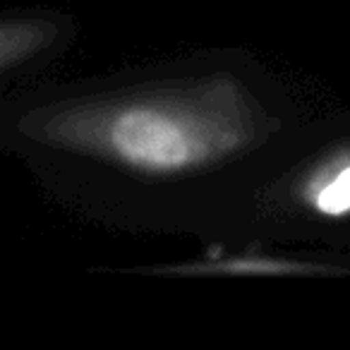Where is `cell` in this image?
<instances>
[{
    "label": "cell",
    "mask_w": 350,
    "mask_h": 350,
    "mask_svg": "<svg viewBox=\"0 0 350 350\" xmlns=\"http://www.w3.org/2000/svg\"><path fill=\"white\" fill-rule=\"evenodd\" d=\"M312 116L262 55L206 46L5 92L0 149L87 224L233 243Z\"/></svg>",
    "instance_id": "1"
},
{
    "label": "cell",
    "mask_w": 350,
    "mask_h": 350,
    "mask_svg": "<svg viewBox=\"0 0 350 350\" xmlns=\"http://www.w3.org/2000/svg\"><path fill=\"white\" fill-rule=\"evenodd\" d=\"M247 238L295 247H350V111L312 116L254 204Z\"/></svg>",
    "instance_id": "2"
},
{
    "label": "cell",
    "mask_w": 350,
    "mask_h": 350,
    "mask_svg": "<svg viewBox=\"0 0 350 350\" xmlns=\"http://www.w3.org/2000/svg\"><path fill=\"white\" fill-rule=\"evenodd\" d=\"M165 281H331L350 278V250L295 247L262 238L206 243L178 262L108 269Z\"/></svg>",
    "instance_id": "3"
},
{
    "label": "cell",
    "mask_w": 350,
    "mask_h": 350,
    "mask_svg": "<svg viewBox=\"0 0 350 350\" xmlns=\"http://www.w3.org/2000/svg\"><path fill=\"white\" fill-rule=\"evenodd\" d=\"M79 20L55 8H8L0 15V84L3 94L29 84L55 65L79 36Z\"/></svg>",
    "instance_id": "4"
}]
</instances>
